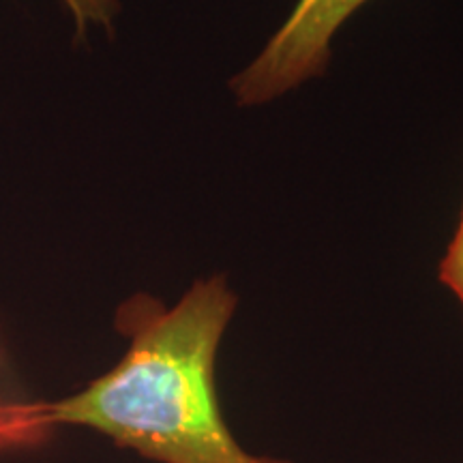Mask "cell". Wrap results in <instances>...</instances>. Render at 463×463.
Masks as SVG:
<instances>
[{
    "instance_id": "obj_1",
    "label": "cell",
    "mask_w": 463,
    "mask_h": 463,
    "mask_svg": "<svg viewBox=\"0 0 463 463\" xmlns=\"http://www.w3.org/2000/svg\"><path fill=\"white\" fill-rule=\"evenodd\" d=\"M236 303L225 275L195 281L172 307L148 294L125 300L116 311L129 341L123 358L69 397L0 405L3 442L73 425L157 463H294L247 450L223 419L215 367Z\"/></svg>"
},
{
    "instance_id": "obj_2",
    "label": "cell",
    "mask_w": 463,
    "mask_h": 463,
    "mask_svg": "<svg viewBox=\"0 0 463 463\" xmlns=\"http://www.w3.org/2000/svg\"><path fill=\"white\" fill-rule=\"evenodd\" d=\"M369 0H298L288 20L230 89L241 106H260L324 73L341 26Z\"/></svg>"
},
{
    "instance_id": "obj_3",
    "label": "cell",
    "mask_w": 463,
    "mask_h": 463,
    "mask_svg": "<svg viewBox=\"0 0 463 463\" xmlns=\"http://www.w3.org/2000/svg\"><path fill=\"white\" fill-rule=\"evenodd\" d=\"M62 5L71 15L80 37H84L90 28H112L120 9L118 0H62Z\"/></svg>"
},
{
    "instance_id": "obj_4",
    "label": "cell",
    "mask_w": 463,
    "mask_h": 463,
    "mask_svg": "<svg viewBox=\"0 0 463 463\" xmlns=\"http://www.w3.org/2000/svg\"><path fill=\"white\" fill-rule=\"evenodd\" d=\"M438 277L439 281L459 298V303L463 307V208L453 241H450L447 253H444L442 262H439Z\"/></svg>"
},
{
    "instance_id": "obj_5",
    "label": "cell",
    "mask_w": 463,
    "mask_h": 463,
    "mask_svg": "<svg viewBox=\"0 0 463 463\" xmlns=\"http://www.w3.org/2000/svg\"><path fill=\"white\" fill-rule=\"evenodd\" d=\"M0 447H3V444H0Z\"/></svg>"
}]
</instances>
